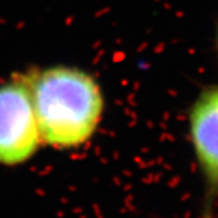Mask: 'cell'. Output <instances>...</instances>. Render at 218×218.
Returning <instances> with one entry per match:
<instances>
[{
  "instance_id": "2",
  "label": "cell",
  "mask_w": 218,
  "mask_h": 218,
  "mask_svg": "<svg viewBox=\"0 0 218 218\" xmlns=\"http://www.w3.org/2000/svg\"><path fill=\"white\" fill-rule=\"evenodd\" d=\"M43 144L30 92L24 80L0 86V165L18 166Z\"/></svg>"
},
{
  "instance_id": "1",
  "label": "cell",
  "mask_w": 218,
  "mask_h": 218,
  "mask_svg": "<svg viewBox=\"0 0 218 218\" xmlns=\"http://www.w3.org/2000/svg\"><path fill=\"white\" fill-rule=\"evenodd\" d=\"M43 144L73 149L95 135L103 113L100 85L78 68L55 67L26 76Z\"/></svg>"
},
{
  "instance_id": "3",
  "label": "cell",
  "mask_w": 218,
  "mask_h": 218,
  "mask_svg": "<svg viewBox=\"0 0 218 218\" xmlns=\"http://www.w3.org/2000/svg\"><path fill=\"white\" fill-rule=\"evenodd\" d=\"M189 141L203 181L200 218H213L218 207V85L208 87L189 112Z\"/></svg>"
}]
</instances>
